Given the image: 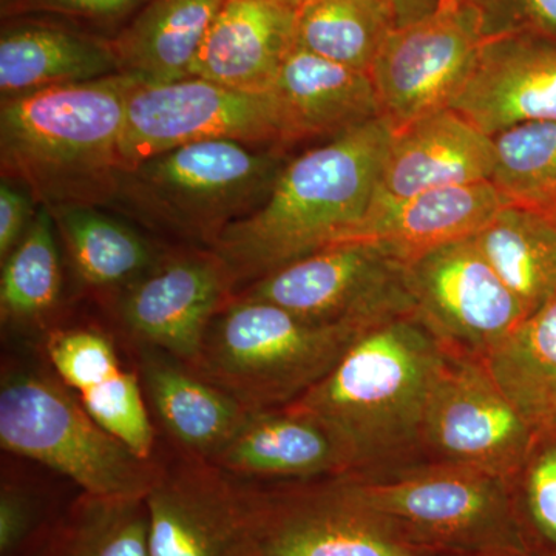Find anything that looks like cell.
Returning <instances> with one entry per match:
<instances>
[{"label": "cell", "instance_id": "cell-1", "mask_svg": "<svg viewBox=\"0 0 556 556\" xmlns=\"http://www.w3.org/2000/svg\"><path fill=\"white\" fill-rule=\"evenodd\" d=\"M448 353L415 313L365 329L336 367L287 405L338 441L351 473H382L422 460V426Z\"/></svg>", "mask_w": 556, "mask_h": 556}, {"label": "cell", "instance_id": "cell-2", "mask_svg": "<svg viewBox=\"0 0 556 556\" xmlns=\"http://www.w3.org/2000/svg\"><path fill=\"white\" fill-rule=\"evenodd\" d=\"M390 138V126L376 118L288 161L266 200L208 248L236 289L356 228L375 199Z\"/></svg>", "mask_w": 556, "mask_h": 556}, {"label": "cell", "instance_id": "cell-3", "mask_svg": "<svg viewBox=\"0 0 556 556\" xmlns=\"http://www.w3.org/2000/svg\"><path fill=\"white\" fill-rule=\"evenodd\" d=\"M130 76L116 75L2 100V177L42 206L112 204L124 170L121 139Z\"/></svg>", "mask_w": 556, "mask_h": 556}, {"label": "cell", "instance_id": "cell-4", "mask_svg": "<svg viewBox=\"0 0 556 556\" xmlns=\"http://www.w3.org/2000/svg\"><path fill=\"white\" fill-rule=\"evenodd\" d=\"M345 478L357 500L417 551L431 556L536 555L510 479L430 460Z\"/></svg>", "mask_w": 556, "mask_h": 556}, {"label": "cell", "instance_id": "cell-5", "mask_svg": "<svg viewBox=\"0 0 556 556\" xmlns=\"http://www.w3.org/2000/svg\"><path fill=\"white\" fill-rule=\"evenodd\" d=\"M288 161L280 146L229 139L179 146L123 170L112 204L150 228L212 248L266 200Z\"/></svg>", "mask_w": 556, "mask_h": 556}, {"label": "cell", "instance_id": "cell-6", "mask_svg": "<svg viewBox=\"0 0 556 556\" xmlns=\"http://www.w3.org/2000/svg\"><path fill=\"white\" fill-rule=\"evenodd\" d=\"M365 329L313 324L273 303L230 299L189 367L248 412L283 408L320 382Z\"/></svg>", "mask_w": 556, "mask_h": 556}, {"label": "cell", "instance_id": "cell-7", "mask_svg": "<svg viewBox=\"0 0 556 556\" xmlns=\"http://www.w3.org/2000/svg\"><path fill=\"white\" fill-rule=\"evenodd\" d=\"M228 478L222 556H431L365 507L345 475L281 482Z\"/></svg>", "mask_w": 556, "mask_h": 556}, {"label": "cell", "instance_id": "cell-8", "mask_svg": "<svg viewBox=\"0 0 556 556\" xmlns=\"http://www.w3.org/2000/svg\"><path fill=\"white\" fill-rule=\"evenodd\" d=\"M0 444L72 479L91 496L146 500L160 477L152 459L101 427L61 379L36 369L3 372Z\"/></svg>", "mask_w": 556, "mask_h": 556}, {"label": "cell", "instance_id": "cell-9", "mask_svg": "<svg viewBox=\"0 0 556 556\" xmlns=\"http://www.w3.org/2000/svg\"><path fill=\"white\" fill-rule=\"evenodd\" d=\"M232 299L273 303L303 320L369 328L413 313L407 262L383 244H328L249 283Z\"/></svg>", "mask_w": 556, "mask_h": 556}, {"label": "cell", "instance_id": "cell-10", "mask_svg": "<svg viewBox=\"0 0 556 556\" xmlns=\"http://www.w3.org/2000/svg\"><path fill=\"white\" fill-rule=\"evenodd\" d=\"M217 139L289 144L273 91L252 93L201 78L131 87L121 139L124 170L179 146Z\"/></svg>", "mask_w": 556, "mask_h": 556}, {"label": "cell", "instance_id": "cell-11", "mask_svg": "<svg viewBox=\"0 0 556 556\" xmlns=\"http://www.w3.org/2000/svg\"><path fill=\"white\" fill-rule=\"evenodd\" d=\"M536 433L484 361L448 353L424 417L422 460L511 481Z\"/></svg>", "mask_w": 556, "mask_h": 556}, {"label": "cell", "instance_id": "cell-12", "mask_svg": "<svg viewBox=\"0 0 556 556\" xmlns=\"http://www.w3.org/2000/svg\"><path fill=\"white\" fill-rule=\"evenodd\" d=\"M484 42L477 14L463 2L394 28L368 72L379 118L397 130L452 108Z\"/></svg>", "mask_w": 556, "mask_h": 556}, {"label": "cell", "instance_id": "cell-13", "mask_svg": "<svg viewBox=\"0 0 556 556\" xmlns=\"http://www.w3.org/2000/svg\"><path fill=\"white\" fill-rule=\"evenodd\" d=\"M413 313L456 356L484 361L527 314L470 239L407 263Z\"/></svg>", "mask_w": 556, "mask_h": 556}, {"label": "cell", "instance_id": "cell-14", "mask_svg": "<svg viewBox=\"0 0 556 556\" xmlns=\"http://www.w3.org/2000/svg\"><path fill=\"white\" fill-rule=\"evenodd\" d=\"M233 292L228 266L207 249L170 260L126 288L121 318L142 346L190 365L212 320Z\"/></svg>", "mask_w": 556, "mask_h": 556}, {"label": "cell", "instance_id": "cell-15", "mask_svg": "<svg viewBox=\"0 0 556 556\" xmlns=\"http://www.w3.org/2000/svg\"><path fill=\"white\" fill-rule=\"evenodd\" d=\"M489 137L525 123H556V39L485 40L452 108Z\"/></svg>", "mask_w": 556, "mask_h": 556}, {"label": "cell", "instance_id": "cell-16", "mask_svg": "<svg viewBox=\"0 0 556 556\" xmlns=\"http://www.w3.org/2000/svg\"><path fill=\"white\" fill-rule=\"evenodd\" d=\"M493 138L453 109L391 130L371 204L399 203L428 192L490 181L495 167Z\"/></svg>", "mask_w": 556, "mask_h": 556}, {"label": "cell", "instance_id": "cell-17", "mask_svg": "<svg viewBox=\"0 0 556 556\" xmlns=\"http://www.w3.org/2000/svg\"><path fill=\"white\" fill-rule=\"evenodd\" d=\"M241 481H306L351 473L327 428L305 413L283 407L249 412L233 437L207 460Z\"/></svg>", "mask_w": 556, "mask_h": 556}, {"label": "cell", "instance_id": "cell-18", "mask_svg": "<svg viewBox=\"0 0 556 556\" xmlns=\"http://www.w3.org/2000/svg\"><path fill=\"white\" fill-rule=\"evenodd\" d=\"M298 14L278 0H226L201 43L190 78L268 93L298 46Z\"/></svg>", "mask_w": 556, "mask_h": 556}, {"label": "cell", "instance_id": "cell-19", "mask_svg": "<svg viewBox=\"0 0 556 556\" xmlns=\"http://www.w3.org/2000/svg\"><path fill=\"white\" fill-rule=\"evenodd\" d=\"M506 204L490 181L428 190L399 203L371 204L340 241H376L408 263L442 244L477 236Z\"/></svg>", "mask_w": 556, "mask_h": 556}, {"label": "cell", "instance_id": "cell-20", "mask_svg": "<svg viewBox=\"0 0 556 556\" xmlns=\"http://www.w3.org/2000/svg\"><path fill=\"white\" fill-rule=\"evenodd\" d=\"M161 468L146 504L150 556H222L229 529V478L189 455Z\"/></svg>", "mask_w": 556, "mask_h": 556}, {"label": "cell", "instance_id": "cell-21", "mask_svg": "<svg viewBox=\"0 0 556 556\" xmlns=\"http://www.w3.org/2000/svg\"><path fill=\"white\" fill-rule=\"evenodd\" d=\"M289 142L338 137L379 118L367 72L345 67L295 46L273 86Z\"/></svg>", "mask_w": 556, "mask_h": 556}, {"label": "cell", "instance_id": "cell-22", "mask_svg": "<svg viewBox=\"0 0 556 556\" xmlns=\"http://www.w3.org/2000/svg\"><path fill=\"white\" fill-rule=\"evenodd\" d=\"M119 73L112 39L50 22L11 17L0 33L2 100Z\"/></svg>", "mask_w": 556, "mask_h": 556}, {"label": "cell", "instance_id": "cell-23", "mask_svg": "<svg viewBox=\"0 0 556 556\" xmlns=\"http://www.w3.org/2000/svg\"><path fill=\"white\" fill-rule=\"evenodd\" d=\"M141 386L161 426L189 455L208 460L233 437L248 409L185 362L142 346Z\"/></svg>", "mask_w": 556, "mask_h": 556}, {"label": "cell", "instance_id": "cell-24", "mask_svg": "<svg viewBox=\"0 0 556 556\" xmlns=\"http://www.w3.org/2000/svg\"><path fill=\"white\" fill-rule=\"evenodd\" d=\"M226 0H149L112 39L121 75L138 84L190 78L193 62Z\"/></svg>", "mask_w": 556, "mask_h": 556}, {"label": "cell", "instance_id": "cell-25", "mask_svg": "<svg viewBox=\"0 0 556 556\" xmlns=\"http://www.w3.org/2000/svg\"><path fill=\"white\" fill-rule=\"evenodd\" d=\"M471 240L527 317L554 298L556 218L506 204Z\"/></svg>", "mask_w": 556, "mask_h": 556}, {"label": "cell", "instance_id": "cell-26", "mask_svg": "<svg viewBox=\"0 0 556 556\" xmlns=\"http://www.w3.org/2000/svg\"><path fill=\"white\" fill-rule=\"evenodd\" d=\"M484 362L530 426L536 431L556 427V292Z\"/></svg>", "mask_w": 556, "mask_h": 556}, {"label": "cell", "instance_id": "cell-27", "mask_svg": "<svg viewBox=\"0 0 556 556\" xmlns=\"http://www.w3.org/2000/svg\"><path fill=\"white\" fill-rule=\"evenodd\" d=\"M30 556H150L148 504L83 493L43 529Z\"/></svg>", "mask_w": 556, "mask_h": 556}, {"label": "cell", "instance_id": "cell-28", "mask_svg": "<svg viewBox=\"0 0 556 556\" xmlns=\"http://www.w3.org/2000/svg\"><path fill=\"white\" fill-rule=\"evenodd\" d=\"M97 207L67 204L49 208L79 276L90 287L129 288L152 270V248L137 230Z\"/></svg>", "mask_w": 556, "mask_h": 556}, {"label": "cell", "instance_id": "cell-29", "mask_svg": "<svg viewBox=\"0 0 556 556\" xmlns=\"http://www.w3.org/2000/svg\"><path fill=\"white\" fill-rule=\"evenodd\" d=\"M396 27V13L386 0H311L299 10L298 46L368 73Z\"/></svg>", "mask_w": 556, "mask_h": 556}, {"label": "cell", "instance_id": "cell-30", "mask_svg": "<svg viewBox=\"0 0 556 556\" xmlns=\"http://www.w3.org/2000/svg\"><path fill=\"white\" fill-rule=\"evenodd\" d=\"M53 214L40 206L16 248L3 260L0 314L3 324L30 325L60 300L62 274Z\"/></svg>", "mask_w": 556, "mask_h": 556}, {"label": "cell", "instance_id": "cell-31", "mask_svg": "<svg viewBox=\"0 0 556 556\" xmlns=\"http://www.w3.org/2000/svg\"><path fill=\"white\" fill-rule=\"evenodd\" d=\"M490 182L511 206L556 218V123H525L500 131Z\"/></svg>", "mask_w": 556, "mask_h": 556}, {"label": "cell", "instance_id": "cell-32", "mask_svg": "<svg viewBox=\"0 0 556 556\" xmlns=\"http://www.w3.org/2000/svg\"><path fill=\"white\" fill-rule=\"evenodd\" d=\"M511 485L533 552L556 556V427L538 431Z\"/></svg>", "mask_w": 556, "mask_h": 556}, {"label": "cell", "instance_id": "cell-33", "mask_svg": "<svg viewBox=\"0 0 556 556\" xmlns=\"http://www.w3.org/2000/svg\"><path fill=\"white\" fill-rule=\"evenodd\" d=\"M79 401L109 433L121 439L142 459H152L155 431L137 375L123 368L112 378L79 393Z\"/></svg>", "mask_w": 556, "mask_h": 556}, {"label": "cell", "instance_id": "cell-34", "mask_svg": "<svg viewBox=\"0 0 556 556\" xmlns=\"http://www.w3.org/2000/svg\"><path fill=\"white\" fill-rule=\"evenodd\" d=\"M46 350L62 382L78 394L123 369L112 342L93 329L53 332Z\"/></svg>", "mask_w": 556, "mask_h": 556}, {"label": "cell", "instance_id": "cell-35", "mask_svg": "<svg viewBox=\"0 0 556 556\" xmlns=\"http://www.w3.org/2000/svg\"><path fill=\"white\" fill-rule=\"evenodd\" d=\"M477 14L485 40L514 35L556 39V0H460Z\"/></svg>", "mask_w": 556, "mask_h": 556}, {"label": "cell", "instance_id": "cell-36", "mask_svg": "<svg viewBox=\"0 0 556 556\" xmlns=\"http://www.w3.org/2000/svg\"><path fill=\"white\" fill-rule=\"evenodd\" d=\"M149 0H2L3 20L36 14L91 22H116L139 11Z\"/></svg>", "mask_w": 556, "mask_h": 556}, {"label": "cell", "instance_id": "cell-37", "mask_svg": "<svg viewBox=\"0 0 556 556\" xmlns=\"http://www.w3.org/2000/svg\"><path fill=\"white\" fill-rule=\"evenodd\" d=\"M43 530L31 495L3 482L0 490V556H14L30 547Z\"/></svg>", "mask_w": 556, "mask_h": 556}, {"label": "cell", "instance_id": "cell-38", "mask_svg": "<svg viewBox=\"0 0 556 556\" xmlns=\"http://www.w3.org/2000/svg\"><path fill=\"white\" fill-rule=\"evenodd\" d=\"M31 200L20 186L2 178L0 185V258L9 257L33 219Z\"/></svg>", "mask_w": 556, "mask_h": 556}, {"label": "cell", "instance_id": "cell-39", "mask_svg": "<svg viewBox=\"0 0 556 556\" xmlns=\"http://www.w3.org/2000/svg\"><path fill=\"white\" fill-rule=\"evenodd\" d=\"M394 10L399 27L430 16L439 9V0H386Z\"/></svg>", "mask_w": 556, "mask_h": 556}, {"label": "cell", "instance_id": "cell-40", "mask_svg": "<svg viewBox=\"0 0 556 556\" xmlns=\"http://www.w3.org/2000/svg\"><path fill=\"white\" fill-rule=\"evenodd\" d=\"M278 2L285 3V5L291 7V9L300 10L305 7L311 0H278Z\"/></svg>", "mask_w": 556, "mask_h": 556}, {"label": "cell", "instance_id": "cell-41", "mask_svg": "<svg viewBox=\"0 0 556 556\" xmlns=\"http://www.w3.org/2000/svg\"><path fill=\"white\" fill-rule=\"evenodd\" d=\"M460 0H439V9H450L459 5Z\"/></svg>", "mask_w": 556, "mask_h": 556}, {"label": "cell", "instance_id": "cell-42", "mask_svg": "<svg viewBox=\"0 0 556 556\" xmlns=\"http://www.w3.org/2000/svg\"><path fill=\"white\" fill-rule=\"evenodd\" d=\"M482 556H536V555L508 554V555H482Z\"/></svg>", "mask_w": 556, "mask_h": 556}]
</instances>
